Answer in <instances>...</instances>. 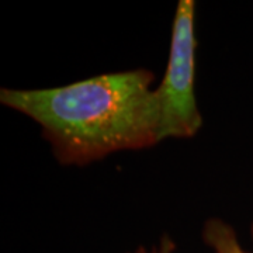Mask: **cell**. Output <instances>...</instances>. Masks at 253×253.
Segmentation results:
<instances>
[{
	"instance_id": "277c9868",
	"label": "cell",
	"mask_w": 253,
	"mask_h": 253,
	"mask_svg": "<svg viewBox=\"0 0 253 253\" xmlns=\"http://www.w3.org/2000/svg\"><path fill=\"white\" fill-rule=\"evenodd\" d=\"M174 249H176V245H174V242H173L169 236L165 235L162 239H161V242H159L158 245H155L154 248L146 249V248H144V246H139L135 252H132V253H173L174 252Z\"/></svg>"
},
{
	"instance_id": "5b68a950",
	"label": "cell",
	"mask_w": 253,
	"mask_h": 253,
	"mask_svg": "<svg viewBox=\"0 0 253 253\" xmlns=\"http://www.w3.org/2000/svg\"><path fill=\"white\" fill-rule=\"evenodd\" d=\"M252 238H253V226H252Z\"/></svg>"
},
{
	"instance_id": "3957f363",
	"label": "cell",
	"mask_w": 253,
	"mask_h": 253,
	"mask_svg": "<svg viewBox=\"0 0 253 253\" xmlns=\"http://www.w3.org/2000/svg\"><path fill=\"white\" fill-rule=\"evenodd\" d=\"M203 238L214 253H246L238 241L235 229L224 219H207Z\"/></svg>"
},
{
	"instance_id": "7a4b0ae2",
	"label": "cell",
	"mask_w": 253,
	"mask_h": 253,
	"mask_svg": "<svg viewBox=\"0 0 253 253\" xmlns=\"http://www.w3.org/2000/svg\"><path fill=\"white\" fill-rule=\"evenodd\" d=\"M196 3L180 0L174 13L168 68L161 84L155 89L161 111V138H191L200 131V114L194 81L196 49L194 34Z\"/></svg>"
},
{
	"instance_id": "6da1fadb",
	"label": "cell",
	"mask_w": 253,
	"mask_h": 253,
	"mask_svg": "<svg viewBox=\"0 0 253 253\" xmlns=\"http://www.w3.org/2000/svg\"><path fill=\"white\" fill-rule=\"evenodd\" d=\"M154 81L135 69L52 89L3 87L0 103L34 120L62 165L82 166L162 141Z\"/></svg>"
}]
</instances>
